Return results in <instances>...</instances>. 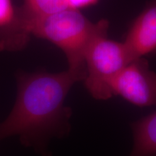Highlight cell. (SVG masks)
Returning a JSON list of instances; mask_svg holds the SVG:
<instances>
[{
  "mask_svg": "<svg viewBox=\"0 0 156 156\" xmlns=\"http://www.w3.org/2000/svg\"><path fill=\"white\" fill-rule=\"evenodd\" d=\"M81 78L69 69L17 75V96L8 116L0 123V142L17 136L23 145L41 156H50L52 139H62L71 132L73 111L65 100Z\"/></svg>",
  "mask_w": 156,
  "mask_h": 156,
  "instance_id": "6da1fadb",
  "label": "cell"
},
{
  "mask_svg": "<svg viewBox=\"0 0 156 156\" xmlns=\"http://www.w3.org/2000/svg\"><path fill=\"white\" fill-rule=\"evenodd\" d=\"M30 36L48 41L67 57L68 69L84 80L85 57L93 41L108 32V21L91 22L80 10L66 8L28 23Z\"/></svg>",
  "mask_w": 156,
  "mask_h": 156,
  "instance_id": "7a4b0ae2",
  "label": "cell"
},
{
  "mask_svg": "<svg viewBox=\"0 0 156 156\" xmlns=\"http://www.w3.org/2000/svg\"><path fill=\"white\" fill-rule=\"evenodd\" d=\"M134 59L124 42L108 39L107 33L98 36L85 57V77L83 82L90 95L99 101L111 98L114 79Z\"/></svg>",
  "mask_w": 156,
  "mask_h": 156,
  "instance_id": "3957f363",
  "label": "cell"
},
{
  "mask_svg": "<svg viewBox=\"0 0 156 156\" xmlns=\"http://www.w3.org/2000/svg\"><path fill=\"white\" fill-rule=\"evenodd\" d=\"M113 95H119L134 106H156V73L143 57L130 62L112 83Z\"/></svg>",
  "mask_w": 156,
  "mask_h": 156,
  "instance_id": "277c9868",
  "label": "cell"
},
{
  "mask_svg": "<svg viewBox=\"0 0 156 156\" xmlns=\"http://www.w3.org/2000/svg\"><path fill=\"white\" fill-rule=\"evenodd\" d=\"M124 43L134 58L156 53V0H152L134 20Z\"/></svg>",
  "mask_w": 156,
  "mask_h": 156,
  "instance_id": "5b68a950",
  "label": "cell"
},
{
  "mask_svg": "<svg viewBox=\"0 0 156 156\" xmlns=\"http://www.w3.org/2000/svg\"><path fill=\"white\" fill-rule=\"evenodd\" d=\"M30 36L20 7L12 0H0V51L22 50Z\"/></svg>",
  "mask_w": 156,
  "mask_h": 156,
  "instance_id": "8992f818",
  "label": "cell"
},
{
  "mask_svg": "<svg viewBox=\"0 0 156 156\" xmlns=\"http://www.w3.org/2000/svg\"><path fill=\"white\" fill-rule=\"evenodd\" d=\"M133 146L129 156H156V112L130 124Z\"/></svg>",
  "mask_w": 156,
  "mask_h": 156,
  "instance_id": "52a82bcc",
  "label": "cell"
},
{
  "mask_svg": "<svg viewBox=\"0 0 156 156\" xmlns=\"http://www.w3.org/2000/svg\"><path fill=\"white\" fill-rule=\"evenodd\" d=\"M67 8L64 0H23L20 7L27 24L32 20L39 18Z\"/></svg>",
  "mask_w": 156,
  "mask_h": 156,
  "instance_id": "ba28073f",
  "label": "cell"
},
{
  "mask_svg": "<svg viewBox=\"0 0 156 156\" xmlns=\"http://www.w3.org/2000/svg\"><path fill=\"white\" fill-rule=\"evenodd\" d=\"M99 0H64L67 8L80 10L91 7L98 2Z\"/></svg>",
  "mask_w": 156,
  "mask_h": 156,
  "instance_id": "9c48e42d",
  "label": "cell"
}]
</instances>
